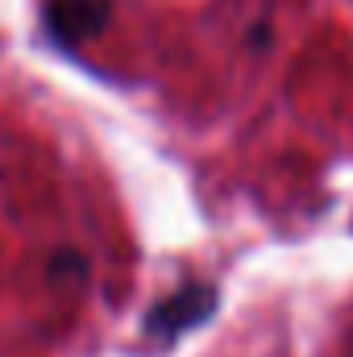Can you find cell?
Segmentation results:
<instances>
[{
    "label": "cell",
    "instance_id": "obj_3",
    "mask_svg": "<svg viewBox=\"0 0 353 357\" xmlns=\"http://www.w3.org/2000/svg\"><path fill=\"white\" fill-rule=\"evenodd\" d=\"M50 274H54V278H63V274L84 278V274H88V258H84V254H75V250H63V254H54V258H50Z\"/></svg>",
    "mask_w": 353,
    "mask_h": 357
},
{
    "label": "cell",
    "instance_id": "obj_1",
    "mask_svg": "<svg viewBox=\"0 0 353 357\" xmlns=\"http://www.w3.org/2000/svg\"><path fill=\"white\" fill-rule=\"evenodd\" d=\"M216 303H220V291H216L212 282H183L175 295H167L163 303L150 307L146 333L158 337V341H175L183 333L200 328V324L216 312Z\"/></svg>",
    "mask_w": 353,
    "mask_h": 357
},
{
    "label": "cell",
    "instance_id": "obj_2",
    "mask_svg": "<svg viewBox=\"0 0 353 357\" xmlns=\"http://www.w3.org/2000/svg\"><path fill=\"white\" fill-rule=\"evenodd\" d=\"M112 17V0H46V29L63 46L96 38Z\"/></svg>",
    "mask_w": 353,
    "mask_h": 357
}]
</instances>
